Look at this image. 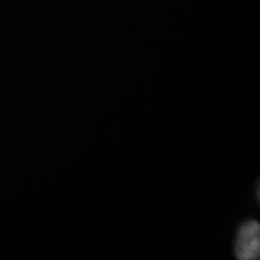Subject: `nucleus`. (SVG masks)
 I'll list each match as a JSON object with an SVG mask.
<instances>
[{
	"label": "nucleus",
	"mask_w": 260,
	"mask_h": 260,
	"mask_svg": "<svg viewBox=\"0 0 260 260\" xmlns=\"http://www.w3.org/2000/svg\"><path fill=\"white\" fill-rule=\"evenodd\" d=\"M260 254V225L256 221L244 224L236 244V256L240 260H256Z\"/></svg>",
	"instance_id": "1"
}]
</instances>
